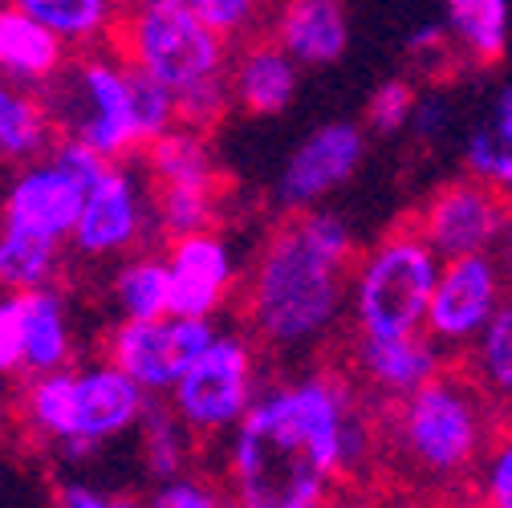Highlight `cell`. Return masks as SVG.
<instances>
[{
	"label": "cell",
	"mask_w": 512,
	"mask_h": 508,
	"mask_svg": "<svg viewBox=\"0 0 512 508\" xmlns=\"http://www.w3.org/2000/svg\"><path fill=\"white\" fill-rule=\"evenodd\" d=\"M110 49L163 86L175 102L228 82L232 45L187 9H122Z\"/></svg>",
	"instance_id": "52a82bcc"
},
{
	"label": "cell",
	"mask_w": 512,
	"mask_h": 508,
	"mask_svg": "<svg viewBox=\"0 0 512 508\" xmlns=\"http://www.w3.org/2000/svg\"><path fill=\"white\" fill-rule=\"evenodd\" d=\"M269 9H273V0H187V13H196L228 45L261 33L269 21Z\"/></svg>",
	"instance_id": "1f68e13d"
},
{
	"label": "cell",
	"mask_w": 512,
	"mask_h": 508,
	"mask_svg": "<svg viewBox=\"0 0 512 508\" xmlns=\"http://www.w3.org/2000/svg\"><path fill=\"white\" fill-rule=\"evenodd\" d=\"M224 508H236V504H232V500H228V496H224Z\"/></svg>",
	"instance_id": "60d3db41"
},
{
	"label": "cell",
	"mask_w": 512,
	"mask_h": 508,
	"mask_svg": "<svg viewBox=\"0 0 512 508\" xmlns=\"http://www.w3.org/2000/svg\"><path fill=\"white\" fill-rule=\"evenodd\" d=\"M366 151H370V139L350 118H330L322 126H313L281 163V175L273 183L277 208L289 216V212L326 204L362 171Z\"/></svg>",
	"instance_id": "4fadbf2b"
},
{
	"label": "cell",
	"mask_w": 512,
	"mask_h": 508,
	"mask_svg": "<svg viewBox=\"0 0 512 508\" xmlns=\"http://www.w3.org/2000/svg\"><path fill=\"white\" fill-rule=\"evenodd\" d=\"M358 257V236L346 216L330 208L289 212L244 277V334L256 350L305 354L322 346L346 317L350 261Z\"/></svg>",
	"instance_id": "7a4b0ae2"
},
{
	"label": "cell",
	"mask_w": 512,
	"mask_h": 508,
	"mask_svg": "<svg viewBox=\"0 0 512 508\" xmlns=\"http://www.w3.org/2000/svg\"><path fill=\"white\" fill-rule=\"evenodd\" d=\"M57 139H74L106 163L139 159L147 143L175 126V98L122 61L110 45L70 53L61 74L41 86Z\"/></svg>",
	"instance_id": "3957f363"
},
{
	"label": "cell",
	"mask_w": 512,
	"mask_h": 508,
	"mask_svg": "<svg viewBox=\"0 0 512 508\" xmlns=\"http://www.w3.org/2000/svg\"><path fill=\"white\" fill-rule=\"evenodd\" d=\"M407 131L415 135L419 147H439L447 135H452V102H447L443 90H419Z\"/></svg>",
	"instance_id": "d590c367"
},
{
	"label": "cell",
	"mask_w": 512,
	"mask_h": 508,
	"mask_svg": "<svg viewBox=\"0 0 512 508\" xmlns=\"http://www.w3.org/2000/svg\"><path fill=\"white\" fill-rule=\"evenodd\" d=\"M61 261H66V244H53L33 232L0 224V289L5 293L57 285Z\"/></svg>",
	"instance_id": "4316f807"
},
{
	"label": "cell",
	"mask_w": 512,
	"mask_h": 508,
	"mask_svg": "<svg viewBox=\"0 0 512 508\" xmlns=\"http://www.w3.org/2000/svg\"><path fill=\"white\" fill-rule=\"evenodd\" d=\"M41 29H49L70 53L110 45L122 17V0H13Z\"/></svg>",
	"instance_id": "484cf974"
},
{
	"label": "cell",
	"mask_w": 512,
	"mask_h": 508,
	"mask_svg": "<svg viewBox=\"0 0 512 508\" xmlns=\"http://www.w3.org/2000/svg\"><path fill=\"white\" fill-rule=\"evenodd\" d=\"M301 74L305 70L269 33L236 41L228 53L232 110H244L252 118H281L301 94Z\"/></svg>",
	"instance_id": "e0dca14e"
},
{
	"label": "cell",
	"mask_w": 512,
	"mask_h": 508,
	"mask_svg": "<svg viewBox=\"0 0 512 508\" xmlns=\"http://www.w3.org/2000/svg\"><path fill=\"white\" fill-rule=\"evenodd\" d=\"M216 330H220L216 322L179 317V313L143 317V322L118 317L102 338V358L114 362L126 378H135L151 399H163L171 383L183 374V366L212 342Z\"/></svg>",
	"instance_id": "7c38bea8"
},
{
	"label": "cell",
	"mask_w": 512,
	"mask_h": 508,
	"mask_svg": "<svg viewBox=\"0 0 512 508\" xmlns=\"http://www.w3.org/2000/svg\"><path fill=\"white\" fill-rule=\"evenodd\" d=\"M57 508H143V504L114 496V492H106L98 484H86V480H66L57 488Z\"/></svg>",
	"instance_id": "74e56055"
},
{
	"label": "cell",
	"mask_w": 512,
	"mask_h": 508,
	"mask_svg": "<svg viewBox=\"0 0 512 508\" xmlns=\"http://www.w3.org/2000/svg\"><path fill=\"white\" fill-rule=\"evenodd\" d=\"M439 273V257L411 220L358 248L346 281V313L354 334H415L423 330L427 297Z\"/></svg>",
	"instance_id": "8992f818"
},
{
	"label": "cell",
	"mask_w": 512,
	"mask_h": 508,
	"mask_svg": "<svg viewBox=\"0 0 512 508\" xmlns=\"http://www.w3.org/2000/svg\"><path fill=\"white\" fill-rule=\"evenodd\" d=\"M143 508H224V492L196 472H175L155 484Z\"/></svg>",
	"instance_id": "836d02e7"
},
{
	"label": "cell",
	"mask_w": 512,
	"mask_h": 508,
	"mask_svg": "<svg viewBox=\"0 0 512 508\" xmlns=\"http://www.w3.org/2000/svg\"><path fill=\"white\" fill-rule=\"evenodd\" d=\"M447 366V354L423 334H354L350 346V383L362 399L391 407L419 391Z\"/></svg>",
	"instance_id": "9a60e30c"
},
{
	"label": "cell",
	"mask_w": 512,
	"mask_h": 508,
	"mask_svg": "<svg viewBox=\"0 0 512 508\" xmlns=\"http://www.w3.org/2000/svg\"><path fill=\"white\" fill-rule=\"evenodd\" d=\"M378 423L350 374L317 366L261 383L228 431V500L236 508H330L338 484L378 456Z\"/></svg>",
	"instance_id": "6da1fadb"
},
{
	"label": "cell",
	"mask_w": 512,
	"mask_h": 508,
	"mask_svg": "<svg viewBox=\"0 0 512 508\" xmlns=\"http://www.w3.org/2000/svg\"><path fill=\"white\" fill-rule=\"evenodd\" d=\"M135 435H139V456H143V468L155 476V480H167L175 472H187L191 468V456H196V439L187 435V427L175 419V411L167 403H147L139 423H135Z\"/></svg>",
	"instance_id": "83f0119b"
},
{
	"label": "cell",
	"mask_w": 512,
	"mask_h": 508,
	"mask_svg": "<svg viewBox=\"0 0 512 508\" xmlns=\"http://www.w3.org/2000/svg\"><path fill=\"white\" fill-rule=\"evenodd\" d=\"M122 9H187V0H122Z\"/></svg>",
	"instance_id": "ab89813d"
},
{
	"label": "cell",
	"mask_w": 512,
	"mask_h": 508,
	"mask_svg": "<svg viewBox=\"0 0 512 508\" xmlns=\"http://www.w3.org/2000/svg\"><path fill=\"white\" fill-rule=\"evenodd\" d=\"M70 61V49L49 29H41L13 0H0V82L41 90L49 86L61 66Z\"/></svg>",
	"instance_id": "ffe728a7"
},
{
	"label": "cell",
	"mask_w": 512,
	"mask_h": 508,
	"mask_svg": "<svg viewBox=\"0 0 512 508\" xmlns=\"http://www.w3.org/2000/svg\"><path fill=\"white\" fill-rule=\"evenodd\" d=\"M460 163H464L468 179L488 183L508 196V183H512V86H508V78H496L492 102H488L484 118L468 131Z\"/></svg>",
	"instance_id": "cb8c5ba5"
},
{
	"label": "cell",
	"mask_w": 512,
	"mask_h": 508,
	"mask_svg": "<svg viewBox=\"0 0 512 508\" xmlns=\"http://www.w3.org/2000/svg\"><path fill=\"white\" fill-rule=\"evenodd\" d=\"M415 232L439 261L508 248V196L488 183L456 175L439 183L411 216Z\"/></svg>",
	"instance_id": "8fae6325"
},
{
	"label": "cell",
	"mask_w": 512,
	"mask_h": 508,
	"mask_svg": "<svg viewBox=\"0 0 512 508\" xmlns=\"http://www.w3.org/2000/svg\"><path fill=\"white\" fill-rule=\"evenodd\" d=\"M155 236L175 240L220 224V192H196V187H151Z\"/></svg>",
	"instance_id": "f546056e"
},
{
	"label": "cell",
	"mask_w": 512,
	"mask_h": 508,
	"mask_svg": "<svg viewBox=\"0 0 512 508\" xmlns=\"http://www.w3.org/2000/svg\"><path fill=\"white\" fill-rule=\"evenodd\" d=\"M504 248L500 252H472V257L439 261L423 334L443 354H464L468 342L488 326V317L508 301V277H504Z\"/></svg>",
	"instance_id": "30bf717a"
},
{
	"label": "cell",
	"mask_w": 512,
	"mask_h": 508,
	"mask_svg": "<svg viewBox=\"0 0 512 508\" xmlns=\"http://www.w3.org/2000/svg\"><path fill=\"white\" fill-rule=\"evenodd\" d=\"M403 49H407V61L415 66V74H423V78H431V82H443V74H447V70L460 66L456 45H452V37H447L443 21L415 25V29L407 33Z\"/></svg>",
	"instance_id": "d6a6232c"
},
{
	"label": "cell",
	"mask_w": 512,
	"mask_h": 508,
	"mask_svg": "<svg viewBox=\"0 0 512 508\" xmlns=\"http://www.w3.org/2000/svg\"><path fill=\"white\" fill-rule=\"evenodd\" d=\"M110 281H106V297L114 317L126 322H143V317H163L167 313V261L159 248H135L126 257L110 261Z\"/></svg>",
	"instance_id": "d4e9b609"
},
{
	"label": "cell",
	"mask_w": 512,
	"mask_h": 508,
	"mask_svg": "<svg viewBox=\"0 0 512 508\" xmlns=\"http://www.w3.org/2000/svg\"><path fill=\"white\" fill-rule=\"evenodd\" d=\"M25 374L21 366V313H17V293L0 297V383L5 378Z\"/></svg>",
	"instance_id": "8d00e7d4"
},
{
	"label": "cell",
	"mask_w": 512,
	"mask_h": 508,
	"mask_svg": "<svg viewBox=\"0 0 512 508\" xmlns=\"http://www.w3.org/2000/svg\"><path fill=\"white\" fill-rule=\"evenodd\" d=\"M464 370L500 407H508V395H512V305L508 301L488 317V326L468 342Z\"/></svg>",
	"instance_id": "f1b7e54d"
},
{
	"label": "cell",
	"mask_w": 512,
	"mask_h": 508,
	"mask_svg": "<svg viewBox=\"0 0 512 508\" xmlns=\"http://www.w3.org/2000/svg\"><path fill=\"white\" fill-rule=\"evenodd\" d=\"M21 313V366L25 374H45L78 362V330L70 297L57 285L17 293Z\"/></svg>",
	"instance_id": "d6986e66"
},
{
	"label": "cell",
	"mask_w": 512,
	"mask_h": 508,
	"mask_svg": "<svg viewBox=\"0 0 512 508\" xmlns=\"http://www.w3.org/2000/svg\"><path fill=\"white\" fill-rule=\"evenodd\" d=\"M261 350L244 330H216L167 391V407L191 439H220L248 411L261 387Z\"/></svg>",
	"instance_id": "ba28073f"
},
{
	"label": "cell",
	"mask_w": 512,
	"mask_h": 508,
	"mask_svg": "<svg viewBox=\"0 0 512 508\" xmlns=\"http://www.w3.org/2000/svg\"><path fill=\"white\" fill-rule=\"evenodd\" d=\"M265 25L301 70H326L350 49L346 0H273Z\"/></svg>",
	"instance_id": "ac0fdd59"
},
{
	"label": "cell",
	"mask_w": 512,
	"mask_h": 508,
	"mask_svg": "<svg viewBox=\"0 0 512 508\" xmlns=\"http://www.w3.org/2000/svg\"><path fill=\"white\" fill-rule=\"evenodd\" d=\"M57 143V122L41 98V90L0 82V167L17 171L37 163Z\"/></svg>",
	"instance_id": "603a6c76"
},
{
	"label": "cell",
	"mask_w": 512,
	"mask_h": 508,
	"mask_svg": "<svg viewBox=\"0 0 512 508\" xmlns=\"http://www.w3.org/2000/svg\"><path fill=\"white\" fill-rule=\"evenodd\" d=\"M82 196H86V187L45 155L37 163L17 167V175L9 179L5 200H0V224L33 232L53 244H66L74 232Z\"/></svg>",
	"instance_id": "2e32d148"
},
{
	"label": "cell",
	"mask_w": 512,
	"mask_h": 508,
	"mask_svg": "<svg viewBox=\"0 0 512 508\" xmlns=\"http://www.w3.org/2000/svg\"><path fill=\"white\" fill-rule=\"evenodd\" d=\"M147 403L151 395L102 354L61 370L25 374V387L17 395L25 431L41 443H53L74 464L90 460L122 435H135Z\"/></svg>",
	"instance_id": "5b68a950"
},
{
	"label": "cell",
	"mask_w": 512,
	"mask_h": 508,
	"mask_svg": "<svg viewBox=\"0 0 512 508\" xmlns=\"http://www.w3.org/2000/svg\"><path fill=\"white\" fill-rule=\"evenodd\" d=\"M163 261H167V293H171L167 313L216 322L232 305V293L240 285V261L232 240L220 228L167 240Z\"/></svg>",
	"instance_id": "5bb4252c"
},
{
	"label": "cell",
	"mask_w": 512,
	"mask_h": 508,
	"mask_svg": "<svg viewBox=\"0 0 512 508\" xmlns=\"http://www.w3.org/2000/svg\"><path fill=\"white\" fill-rule=\"evenodd\" d=\"M143 175L151 187H196V192H224V175H220V159L212 147L208 131L196 126H171L155 143L143 147L139 155Z\"/></svg>",
	"instance_id": "44dd1931"
},
{
	"label": "cell",
	"mask_w": 512,
	"mask_h": 508,
	"mask_svg": "<svg viewBox=\"0 0 512 508\" xmlns=\"http://www.w3.org/2000/svg\"><path fill=\"white\" fill-rule=\"evenodd\" d=\"M443 29L456 45L460 66L472 70H496L508 37H512V5L508 0H443Z\"/></svg>",
	"instance_id": "7402d4cb"
},
{
	"label": "cell",
	"mask_w": 512,
	"mask_h": 508,
	"mask_svg": "<svg viewBox=\"0 0 512 508\" xmlns=\"http://www.w3.org/2000/svg\"><path fill=\"white\" fill-rule=\"evenodd\" d=\"M370 508H439V504L435 500H423V496H382Z\"/></svg>",
	"instance_id": "f35d334b"
},
{
	"label": "cell",
	"mask_w": 512,
	"mask_h": 508,
	"mask_svg": "<svg viewBox=\"0 0 512 508\" xmlns=\"http://www.w3.org/2000/svg\"><path fill=\"white\" fill-rule=\"evenodd\" d=\"M472 476H476V500H480V508H512V452H508V439L504 435L484 452V460L476 464Z\"/></svg>",
	"instance_id": "e575fe53"
},
{
	"label": "cell",
	"mask_w": 512,
	"mask_h": 508,
	"mask_svg": "<svg viewBox=\"0 0 512 508\" xmlns=\"http://www.w3.org/2000/svg\"><path fill=\"white\" fill-rule=\"evenodd\" d=\"M500 411L504 407L464 366H443L431 383L391 403L387 443L411 480L447 492L464 484L504 435L496 427Z\"/></svg>",
	"instance_id": "277c9868"
},
{
	"label": "cell",
	"mask_w": 512,
	"mask_h": 508,
	"mask_svg": "<svg viewBox=\"0 0 512 508\" xmlns=\"http://www.w3.org/2000/svg\"><path fill=\"white\" fill-rule=\"evenodd\" d=\"M155 240V208H151V183L135 159L110 163L102 179L82 196L74 232L66 252L78 261H118L126 252L147 248Z\"/></svg>",
	"instance_id": "9c48e42d"
},
{
	"label": "cell",
	"mask_w": 512,
	"mask_h": 508,
	"mask_svg": "<svg viewBox=\"0 0 512 508\" xmlns=\"http://www.w3.org/2000/svg\"><path fill=\"white\" fill-rule=\"evenodd\" d=\"M415 82L407 78H387L382 86H374V94L366 98V110H362V131L366 139H395L407 131L411 122V110H415Z\"/></svg>",
	"instance_id": "4dcf8cb0"
}]
</instances>
